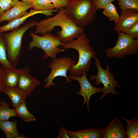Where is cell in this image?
I'll return each instance as SVG.
<instances>
[{
  "label": "cell",
  "instance_id": "obj_1",
  "mask_svg": "<svg viewBox=\"0 0 138 138\" xmlns=\"http://www.w3.org/2000/svg\"><path fill=\"white\" fill-rule=\"evenodd\" d=\"M35 33L43 36L51 32L55 27H59L61 30L57 32V36L64 43L69 42L77 38L85 30L77 26L67 15L65 9H59L58 13L52 17L41 20L36 24Z\"/></svg>",
  "mask_w": 138,
  "mask_h": 138
},
{
  "label": "cell",
  "instance_id": "obj_2",
  "mask_svg": "<svg viewBox=\"0 0 138 138\" xmlns=\"http://www.w3.org/2000/svg\"><path fill=\"white\" fill-rule=\"evenodd\" d=\"M86 37V33H82L76 40L60 47L65 50L73 49L78 51V62L68 70L70 73L74 76L80 77L87 74L90 69L91 59L94 58L96 53V52L90 46L89 40Z\"/></svg>",
  "mask_w": 138,
  "mask_h": 138
},
{
  "label": "cell",
  "instance_id": "obj_3",
  "mask_svg": "<svg viewBox=\"0 0 138 138\" xmlns=\"http://www.w3.org/2000/svg\"><path fill=\"white\" fill-rule=\"evenodd\" d=\"M65 9L67 15L77 26L83 28L94 21L98 11L92 0H76L69 2Z\"/></svg>",
  "mask_w": 138,
  "mask_h": 138
},
{
  "label": "cell",
  "instance_id": "obj_4",
  "mask_svg": "<svg viewBox=\"0 0 138 138\" xmlns=\"http://www.w3.org/2000/svg\"><path fill=\"white\" fill-rule=\"evenodd\" d=\"M37 23L36 21L31 20L27 22L21 27L4 34L6 42L7 58L12 66L16 67L18 64L21 55L23 35L29 28L36 25Z\"/></svg>",
  "mask_w": 138,
  "mask_h": 138
},
{
  "label": "cell",
  "instance_id": "obj_5",
  "mask_svg": "<svg viewBox=\"0 0 138 138\" xmlns=\"http://www.w3.org/2000/svg\"><path fill=\"white\" fill-rule=\"evenodd\" d=\"M30 35L32 38V40L28 44V50L30 51L35 47L38 49H41L45 53L43 57L45 60L48 57L52 59L56 57L57 54L65 50L59 47L64 43L61 42L57 36L51 32L47 33L40 36L31 32Z\"/></svg>",
  "mask_w": 138,
  "mask_h": 138
},
{
  "label": "cell",
  "instance_id": "obj_6",
  "mask_svg": "<svg viewBox=\"0 0 138 138\" xmlns=\"http://www.w3.org/2000/svg\"><path fill=\"white\" fill-rule=\"evenodd\" d=\"M118 32V40L115 45L112 48H108L105 51L108 57L120 59L126 56L136 54L138 51V39L125 33Z\"/></svg>",
  "mask_w": 138,
  "mask_h": 138
},
{
  "label": "cell",
  "instance_id": "obj_7",
  "mask_svg": "<svg viewBox=\"0 0 138 138\" xmlns=\"http://www.w3.org/2000/svg\"><path fill=\"white\" fill-rule=\"evenodd\" d=\"M95 64L97 71V74L89 77V79L92 81H95V85L96 86L102 84L103 86L102 95L99 98L102 99L103 97L109 93H112L119 94L115 90L116 87H121L118 81L116 79L114 76L110 71L109 67L106 65V69L104 70L102 67L99 58L95 56Z\"/></svg>",
  "mask_w": 138,
  "mask_h": 138
},
{
  "label": "cell",
  "instance_id": "obj_8",
  "mask_svg": "<svg viewBox=\"0 0 138 138\" xmlns=\"http://www.w3.org/2000/svg\"><path fill=\"white\" fill-rule=\"evenodd\" d=\"M76 63V61L70 57H64L52 59L49 66L51 69L49 74L45 79L44 82L46 84L44 88H50L51 86H55L53 82L54 78L58 76L65 77L66 82H70L71 80L68 78L67 73L69 68Z\"/></svg>",
  "mask_w": 138,
  "mask_h": 138
},
{
  "label": "cell",
  "instance_id": "obj_9",
  "mask_svg": "<svg viewBox=\"0 0 138 138\" xmlns=\"http://www.w3.org/2000/svg\"><path fill=\"white\" fill-rule=\"evenodd\" d=\"M87 73H85L80 77L73 75L70 73L67 76L68 78L74 80H77L79 83L80 87V91L75 93L82 96L84 98L82 106L85 103L87 104V110L89 111V107L90 99V96L96 93L102 92L103 88H96L93 86L88 80L87 77Z\"/></svg>",
  "mask_w": 138,
  "mask_h": 138
},
{
  "label": "cell",
  "instance_id": "obj_10",
  "mask_svg": "<svg viewBox=\"0 0 138 138\" xmlns=\"http://www.w3.org/2000/svg\"><path fill=\"white\" fill-rule=\"evenodd\" d=\"M138 22V10L134 9L121 10L119 19L113 30L125 33Z\"/></svg>",
  "mask_w": 138,
  "mask_h": 138
},
{
  "label": "cell",
  "instance_id": "obj_11",
  "mask_svg": "<svg viewBox=\"0 0 138 138\" xmlns=\"http://www.w3.org/2000/svg\"><path fill=\"white\" fill-rule=\"evenodd\" d=\"M30 72V69L27 66L20 69L17 86L29 96L37 86L40 84L39 80L31 75Z\"/></svg>",
  "mask_w": 138,
  "mask_h": 138
},
{
  "label": "cell",
  "instance_id": "obj_12",
  "mask_svg": "<svg viewBox=\"0 0 138 138\" xmlns=\"http://www.w3.org/2000/svg\"><path fill=\"white\" fill-rule=\"evenodd\" d=\"M31 8V3L18 1L11 8L4 12L0 17V23L5 21L9 22L20 17L27 13V10Z\"/></svg>",
  "mask_w": 138,
  "mask_h": 138
},
{
  "label": "cell",
  "instance_id": "obj_13",
  "mask_svg": "<svg viewBox=\"0 0 138 138\" xmlns=\"http://www.w3.org/2000/svg\"><path fill=\"white\" fill-rule=\"evenodd\" d=\"M57 11V9H55L52 10H36L31 9L24 16L15 19L5 25L0 27V32H3L13 30L17 29L24 23V22L29 17L38 14H42L47 16L53 15L52 13Z\"/></svg>",
  "mask_w": 138,
  "mask_h": 138
},
{
  "label": "cell",
  "instance_id": "obj_14",
  "mask_svg": "<svg viewBox=\"0 0 138 138\" xmlns=\"http://www.w3.org/2000/svg\"><path fill=\"white\" fill-rule=\"evenodd\" d=\"M126 131L120 120H112L108 126L102 130L101 138H126Z\"/></svg>",
  "mask_w": 138,
  "mask_h": 138
},
{
  "label": "cell",
  "instance_id": "obj_15",
  "mask_svg": "<svg viewBox=\"0 0 138 138\" xmlns=\"http://www.w3.org/2000/svg\"><path fill=\"white\" fill-rule=\"evenodd\" d=\"M2 92L6 94L11 100L12 106L16 107L25 102L27 94L22 89L16 87H3Z\"/></svg>",
  "mask_w": 138,
  "mask_h": 138
},
{
  "label": "cell",
  "instance_id": "obj_16",
  "mask_svg": "<svg viewBox=\"0 0 138 138\" xmlns=\"http://www.w3.org/2000/svg\"><path fill=\"white\" fill-rule=\"evenodd\" d=\"M20 69L16 68L4 69L2 77L3 87H17Z\"/></svg>",
  "mask_w": 138,
  "mask_h": 138
},
{
  "label": "cell",
  "instance_id": "obj_17",
  "mask_svg": "<svg viewBox=\"0 0 138 138\" xmlns=\"http://www.w3.org/2000/svg\"><path fill=\"white\" fill-rule=\"evenodd\" d=\"M70 137L72 138H101L102 130L93 128L75 132L66 130Z\"/></svg>",
  "mask_w": 138,
  "mask_h": 138
},
{
  "label": "cell",
  "instance_id": "obj_18",
  "mask_svg": "<svg viewBox=\"0 0 138 138\" xmlns=\"http://www.w3.org/2000/svg\"><path fill=\"white\" fill-rule=\"evenodd\" d=\"M17 123L16 119L12 122L8 120L0 121V129L4 132L7 138H15L19 135Z\"/></svg>",
  "mask_w": 138,
  "mask_h": 138
},
{
  "label": "cell",
  "instance_id": "obj_19",
  "mask_svg": "<svg viewBox=\"0 0 138 138\" xmlns=\"http://www.w3.org/2000/svg\"><path fill=\"white\" fill-rule=\"evenodd\" d=\"M0 64L4 69L16 68L12 65L7 55V45L5 38L3 33L0 32Z\"/></svg>",
  "mask_w": 138,
  "mask_h": 138
},
{
  "label": "cell",
  "instance_id": "obj_20",
  "mask_svg": "<svg viewBox=\"0 0 138 138\" xmlns=\"http://www.w3.org/2000/svg\"><path fill=\"white\" fill-rule=\"evenodd\" d=\"M16 115L25 122L34 121L36 120L34 116L29 111L25 102L14 107L13 109Z\"/></svg>",
  "mask_w": 138,
  "mask_h": 138
},
{
  "label": "cell",
  "instance_id": "obj_21",
  "mask_svg": "<svg viewBox=\"0 0 138 138\" xmlns=\"http://www.w3.org/2000/svg\"><path fill=\"white\" fill-rule=\"evenodd\" d=\"M127 123L126 133L127 138L138 137V119L134 118L129 120L122 117Z\"/></svg>",
  "mask_w": 138,
  "mask_h": 138
},
{
  "label": "cell",
  "instance_id": "obj_22",
  "mask_svg": "<svg viewBox=\"0 0 138 138\" xmlns=\"http://www.w3.org/2000/svg\"><path fill=\"white\" fill-rule=\"evenodd\" d=\"M16 116L13 109L10 108L9 105L4 101L0 102V121L8 120L12 117Z\"/></svg>",
  "mask_w": 138,
  "mask_h": 138
},
{
  "label": "cell",
  "instance_id": "obj_23",
  "mask_svg": "<svg viewBox=\"0 0 138 138\" xmlns=\"http://www.w3.org/2000/svg\"><path fill=\"white\" fill-rule=\"evenodd\" d=\"M103 14L111 21H113L115 24L118 20L120 16L115 5L112 3L107 5L103 12Z\"/></svg>",
  "mask_w": 138,
  "mask_h": 138
},
{
  "label": "cell",
  "instance_id": "obj_24",
  "mask_svg": "<svg viewBox=\"0 0 138 138\" xmlns=\"http://www.w3.org/2000/svg\"><path fill=\"white\" fill-rule=\"evenodd\" d=\"M31 3V8L36 10H52L55 9L48 0H36Z\"/></svg>",
  "mask_w": 138,
  "mask_h": 138
},
{
  "label": "cell",
  "instance_id": "obj_25",
  "mask_svg": "<svg viewBox=\"0 0 138 138\" xmlns=\"http://www.w3.org/2000/svg\"><path fill=\"white\" fill-rule=\"evenodd\" d=\"M120 9H134L138 10V0H117Z\"/></svg>",
  "mask_w": 138,
  "mask_h": 138
},
{
  "label": "cell",
  "instance_id": "obj_26",
  "mask_svg": "<svg viewBox=\"0 0 138 138\" xmlns=\"http://www.w3.org/2000/svg\"><path fill=\"white\" fill-rule=\"evenodd\" d=\"M116 0H92L95 7L98 10L99 9H104L110 3Z\"/></svg>",
  "mask_w": 138,
  "mask_h": 138
},
{
  "label": "cell",
  "instance_id": "obj_27",
  "mask_svg": "<svg viewBox=\"0 0 138 138\" xmlns=\"http://www.w3.org/2000/svg\"><path fill=\"white\" fill-rule=\"evenodd\" d=\"M19 0H0V7L6 11L12 7Z\"/></svg>",
  "mask_w": 138,
  "mask_h": 138
},
{
  "label": "cell",
  "instance_id": "obj_28",
  "mask_svg": "<svg viewBox=\"0 0 138 138\" xmlns=\"http://www.w3.org/2000/svg\"><path fill=\"white\" fill-rule=\"evenodd\" d=\"M52 3L55 9H59L66 8L69 2L68 0H48Z\"/></svg>",
  "mask_w": 138,
  "mask_h": 138
},
{
  "label": "cell",
  "instance_id": "obj_29",
  "mask_svg": "<svg viewBox=\"0 0 138 138\" xmlns=\"http://www.w3.org/2000/svg\"><path fill=\"white\" fill-rule=\"evenodd\" d=\"M125 33L134 39H138V22Z\"/></svg>",
  "mask_w": 138,
  "mask_h": 138
},
{
  "label": "cell",
  "instance_id": "obj_30",
  "mask_svg": "<svg viewBox=\"0 0 138 138\" xmlns=\"http://www.w3.org/2000/svg\"><path fill=\"white\" fill-rule=\"evenodd\" d=\"M59 135L57 137L58 138H70L67 134L66 129L63 126L61 128L59 131Z\"/></svg>",
  "mask_w": 138,
  "mask_h": 138
},
{
  "label": "cell",
  "instance_id": "obj_31",
  "mask_svg": "<svg viewBox=\"0 0 138 138\" xmlns=\"http://www.w3.org/2000/svg\"><path fill=\"white\" fill-rule=\"evenodd\" d=\"M4 69L0 65V93L2 92L3 86L2 83V77Z\"/></svg>",
  "mask_w": 138,
  "mask_h": 138
},
{
  "label": "cell",
  "instance_id": "obj_32",
  "mask_svg": "<svg viewBox=\"0 0 138 138\" xmlns=\"http://www.w3.org/2000/svg\"><path fill=\"white\" fill-rule=\"evenodd\" d=\"M27 138V136H25L24 134L19 135L18 136L16 137L15 138Z\"/></svg>",
  "mask_w": 138,
  "mask_h": 138
},
{
  "label": "cell",
  "instance_id": "obj_33",
  "mask_svg": "<svg viewBox=\"0 0 138 138\" xmlns=\"http://www.w3.org/2000/svg\"><path fill=\"white\" fill-rule=\"evenodd\" d=\"M36 0H22V1L29 3H32Z\"/></svg>",
  "mask_w": 138,
  "mask_h": 138
},
{
  "label": "cell",
  "instance_id": "obj_34",
  "mask_svg": "<svg viewBox=\"0 0 138 138\" xmlns=\"http://www.w3.org/2000/svg\"><path fill=\"white\" fill-rule=\"evenodd\" d=\"M4 12L5 11L2 9L0 7V17L3 14Z\"/></svg>",
  "mask_w": 138,
  "mask_h": 138
},
{
  "label": "cell",
  "instance_id": "obj_35",
  "mask_svg": "<svg viewBox=\"0 0 138 138\" xmlns=\"http://www.w3.org/2000/svg\"><path fill=\"white\" fill-rule=\"evenodd\" d=\"M76 0H68L69 2H72L75 1Z\"/></svg>",
  "mask_w": 138,
  "mask_h": 138
},
{
  "label": "cell",
  "instance_id": "obj_36",
  "mask_svg": "<svg viewBox=\"0 0 138 138\" xmlns=\"http://www.w3.org/2000/svg\"></svg>",
  "mask_w": 138,
  "mask_h": 138
}]
</instances>
